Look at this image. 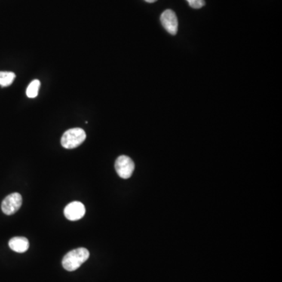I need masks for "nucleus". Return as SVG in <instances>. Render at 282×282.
<instances>
[{
	"label": "nucleus",
	"mask_w": 282,
	"mask_h": 282,
	"mask_svg": "<svg viewBox=\"0 0 282 282\" xmlns=\"http://www.w3.org/2000/svg\"><path fill=\"white\" fill-rule=\"evenodd\" d=\"M65 217L71 221L82 219L86 213V208L80 202H73L68 204L64 210Z\"/></svg>",
	"instance_id": "6"
},
{
	"label": "nucleus",
	"mask_w": 282,
	"mask_h": 282,
	"mask_svg": "<svg viewBox=\"0 0 282 282\" xmlns=\"http://www.w3.org/2000/svg\"><path fill=\"white\" fill-rule=\"evenodd\" d=\"M115 168L120 177L129 179L134 171L135 165L130 157L121 155L115 161Z\"/></svg>",
	"instance_id": "3"
},
{
	"label": "nucleus",
	"mask_w": 282,
	"mask_h": 282,
	"mask_svg": "<svg viewBox=\"0 0 282 282\" xmlns=\"http://www.w3.org/2000/svg\"><path fill=\"white\" fill-rule=\"evenodd\" d=\"M9 246L14 252L23 253L29 248V241L26 237H14L10 239Z\"/></svg>",
	"instance_id": "7"
},
{
	"label": "nucleus",
	"mask_w": 282,
	"mask_h": 282,
	"mask_svg": "<svg viewBox=\"0 0 282 282\" xmlns=\"http://www.w3.org/2000/svg\"><path fill=\"white\" fill-rule=\"evenodd\" d=\"M22 197L19 193H13L9 194L4 198L1 205L4 213L6 215H13L17 213V211L22 207Z\"/></svg>",
	"instance_id": "4"
},
{
	"label": "nucleus",
	"mask_w": 282,
	"mask_h": 282,
	"mask_svg": "<svg viewBox=\"0 0 282 282\" xmlns=\"http://www.w3.org/2000/svg\"><path fill=\"white\" fill-rule=\"evenodd\" d=\"M189 6L194 9H200L206 5L205 0H187Z\"/></svg>",
	"instance_id": "10"
},
{
	"label": "nucleus",
	"mask_w": 282,
	"mask_h": 282,
	"mask_svg": "<svg viewBox=\"0 0 282 282\" xmlns=\"http://www.w3.org/2000/svg\"><path fill=\"white\" fill-rule=\"evenodd\" d=\"M87 138V134L81 128H74L67 130L62 137V146L66 149H74L80 146Z\"/></svg>",
	"instance_id": "2"
},
{
	"label": "nucleus",
	"mask_w": 282,
	"mask_h": 282,
	"mask_svg": "<svg viewBox=\"0 0 282 282\" xmlns=\"http://www.w3.org/2000/svg\"><path fill=\"white\" fill-rule=\"evenodd\" d=\"M15 74L10 72H0V86L7 87L13 83L15 78Z\"/></svg>",
	"instance_id": "8"
},
{
	"label": "nucleus",
	"mask_w": 282,
	"mask_h": 282,
	"mask_svg": "<svg viewBox=\"0 0 282 282\" xmlns=\"http://www.w3.org/2000/svg\"><path fill=\"white\" fill-rule=\"evenodd\" d=\"M147 3H149V4H153V3H155L158 0H145Z\"/></svg>",
	"instance_id": "11"
},
{
	"label": "nucleus",
	"mask_w": 282,
	"mask_h": 282,
	"mask_svg": "<svg viewBox=\"0 0 282 282\" xmlns=\"http://www.w3.org/2000/svg\"><path fill=\"white\" fill-rule=\"evenodd\" d=\"M40 87L39 80H33L32 83L29 84L28 88L26 90V95L29 98H35L38 96V90Z\"/></svg>",
	"instance_id": "9"
},
{
	"label": "nucleus",
	"mask_w": 282,
	"mask_h": 282,
	"mask_svg": "<svg viewBox=\"0 0 282 282\" xmlns=\"http://www.w3.org/2000/svg\"><path fill=\"white\" fill-rule=\"evenodd\" d=\"M90 257V252L85 248H78L64 256L62 266L66 271H74L78 269Z\"/></svg>",
	"instance_id": "1"
},
{
	"label": "nucleus",
	"mask_w": 282,
	"mask_h": 282,
	"mask_svg": "<svg viewBox=\"0 0 282 282\" xmlns=\"http://www.w3.org/2000/svg\"><path fill=\"white\" fill-rule=\"evenodd\" d=\"M161 22L165 29L173 35H176L178 31V20L173 10H166L162 13Z\"/></svg>",
	"instance_id": "5"
}]
</instances>
